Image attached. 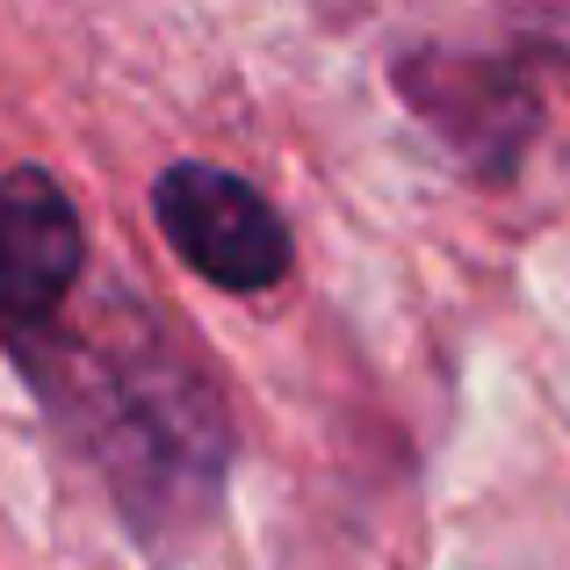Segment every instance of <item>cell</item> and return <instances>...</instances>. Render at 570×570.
<instances>
[{"label":"cell","instance_id":"2","mask_svg":"<svg viewBox=\"0 0 570 570\" xmlns=\"http://www.w3.org/2000/svg\"><path fill=\"white\" fill-rule=\"evenodd\" d=\"M153 217L181 253V267L217 282L224 296H267L289 282V224L246 174L181 159L153 181Z\"/></svg>","mask_w":570,"mask_h":570},{"label":"cell","instance_id":"1","mask_svg":"<svg viewBox=\"0 0 570 570\" xmlns=\"http://www.w3.org/2000/svg\"><path fill=\"white\" fill-rule=\"evenodd\" d=\"M66 412L145 534H195L224 491V397L167 340H80Z\"/></svg>","mask_w":570,"mask_h":570},{"label":"cell","instance_id":"3","mask_svg":"<svg viewBox=\"0 0 570 570\" xmlns=\"http://www.w3.org/2000/svg\"><path fill=\"white\" fill-rule=\"evenodd\" d=\"M412 109L476 167H513L528 130L542 124V95L528 80V51H412L397 66Z\"/></svg>","mask_w":570,"mask_h":570},{"label":"cell","instance_id":"4","mask_svg":"<svg viewBox=\"0 0 570 570\" xmlns=\"http://www.w3.org/2000/svg\"><path fill=\"white\" fill-rule=\"evenodd\" d=\"M80 267H87V232L58 174L8 167L0 174V325L58 318Z\"/></svg>","mask_w":570,"mask_h":570}]
</instances>
